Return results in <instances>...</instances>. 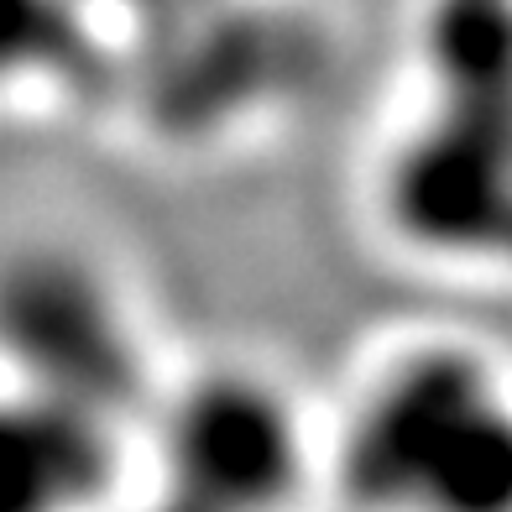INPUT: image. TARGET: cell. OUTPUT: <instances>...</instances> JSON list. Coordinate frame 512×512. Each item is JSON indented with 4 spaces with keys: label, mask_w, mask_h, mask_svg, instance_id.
I'll use <instances>...</instances> for the list:
<instances>
[{
    "label": "cell",
    "mask_w": 512,
    "mask_h": 512,
    "mask_svg": "<svg viewBox=\"0 0 512 512\" xmlns=\"http://www.w3.org/2000/svg\"><path fill=\"white\" fill-rule=\"evenodd\" d=\"M0 382L131 424L168 377L110 256L63 230H21L0 241Z\"/></svg>",
    "instance_id": "obj_4"
},
{
    "label": "cell",
    "mask_w": 512,
    "mask_h": 512,
    "mask_svg": "<svg viewBox=\"0 0 512 512\" xmlns=\"http://www.w3.org/2000/svg\"><path fill=\"white\" fill-rule=\"evenodd\" d=\"M351 512H512V361L460 330H408L324 434Z\"/></svg>",
    "instance_id": "obj_2"
},
{
    "label": "cell",
    "mask_w": 512,
    "mask_h": 512,
    "mask_svg": "<svg viewBox=\"0 0 512 512\" xmlns=\"http://www.w3.org/2000/svg\"><path fill=\"white\" fill-rule=\"evenodd\" d=\"M152 429L168 512H293L324 481V434L293 387L251 361L162 382Z\"/></svg>",
    "instance_id": "obj_5"
},
{
    "label": "cell",
    "mask_w": 512,
    "mask_h": 512,
    "mask_svg": "<svg viewBox=\"0 0 512 512\" xmlns=\"http://www.w3.org/2000/svg\"><path fill=\"white\" fill-rule=\"evenodd\" d=\"M115 418L0 382V512H95L121 476Z\"/></svg>",
    "instance_id": "obj_6"
},
{
    "label": "cell",
    "mask_w": 512,
    "mask_h": 512,
    "mask_svg": "<svg viewBox=\"0 0 512 512\" xmlns=\"http://www.w3.org/2000/svg\"><path fill=\"white\" fill-rule=\"evenodd\" d=\"M413 84L366 178L371 220L429 272L512 283V0H418Z\"/></svg>",
    "instance_id": "obj_1"
},
{
    "label": "cell",
    "mask_w": 512,
    "mask_h": 512,
    "mask_svg": "<svg viewBox=\"0 0 512 512\" xmlns=\"http://www.w3.org/2000/svg\"><path fill=\"white\" fill-rule=\"evenodd\" d=\"M335 37L309 0H215L147 32L121 105L168 157L220 152L288 115L330 74Z\"/></svg>",
    "instance_id": "obj_3"
},
{
    "label": "cell",
    "mask_w": 512,
    "mask_h": 512,
    "mask_svg": "<svg viewBox=\"0 0 512 512\" xmlns=\"http://www.w3.org/2000/svg\"><path fill=\"white\" fill-rule=\"evenodd\" d=\"M121 79V42L95 0H0V105H105Z\"/></svg>",
    "instance_id": "obj_7"
}]
</instances>
